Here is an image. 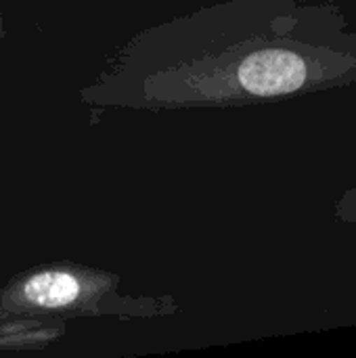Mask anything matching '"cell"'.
<instances>
[{
	"instance_id": "obj_1",
	"label": "cell",
	"mask_w": 356,
	"mask_h": 358,
	"mask_svg": "<svg viewBox=\"0 0 356 358\" xmlns=\"http://www.w3.org/2000/svg\"><path fill=\"white\" fill-rule=\"evenodd\" d=\"M107 285L101 273L69 266L40 268L21 277L6 294V306L29 313H61L86 306Z\"/></svg>"
},
{
	"instance_id": "obj_2",
	"label": "cell",
	"mask_w": 356,
	"mask_h": 358,
	"mask_svg": "<svg viewBox=\"0 0 356 358\" xmlns=\"http://www.w3.org/2000/svg\"><path fill=\"white\" fill-rule=\"evenodd\" d=\"M334 218L344 224H356V187L340 195L334 206Z\"/></svg>"
}]
</instances>
